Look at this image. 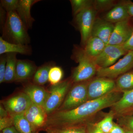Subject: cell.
<instances>
[{
  "label": "cell",
  "instance_id": "obj_1",
  "mask_svg": "<svg viewBox=\"0 0 133 133\" xmlns=\"http://www.w3.org/2000/svg\"><path fill=\"white\" fill-rule=\"evenodd\" d=\"M122 95L123 92L115 91L99 98L87 101L74 109L56 111L48 115L45 128L82 125L102 109L111 107Z\"/></svg>",
  "mask_w": 133,
  "mask_h": 133
},
{
  "label": "cell",
  "instance_id": "obj_2",
  "mask_svg": "<svg viewBox=\"0 0 133 133\" xmlns=\"http://www.w3.org/2000/svg\"><path fill=\"white\" fill-rule=\"evenodd\" d=\"M28 30L16 11L6 13L2 36L5 41L12 43L28 45L30 38Z\"/></svg>",
  "mask_w": 133,
  "mask_h": 133
},
{
  "label": "cell",
  "instance_id": "obj_3",
  "mask_svg": "<svg viewBox=\"0 0 133 133\" xmlns=\"http://www.w3.org/2000/svg\"><path fill=\"white\" fill-rule=\"evenodd\" d=\"M73 56L78 65L72 71V82L77 83L87 81L96 74L98 67L94 59L85 54L84 49H76Z\"/></svg>",
  "mask_w": 133,
  "mask_h": 133
},
{
  "label": "cell",
  "instance_id": "obj_4",
  "mask_svg": "<svg viewBox=\"0 0 133 133\" xmlns=\"http://www.w3.org/2000/svg\"><path fill=\"white\" fill-rule=\"evenodd\" d=\"M72 82L71 79H66L51 87L43 107L48 115L56 111L61 106L70 90Z\"/></svg>",
  "mask_w": 133,
  "mask_h": 133
},
{
  "label": "cell",
  "instance_id": "obj_5",
  "mask_svg": "<svg viewBox=\"0 0 133 133\" xmlns=\"http://www.w3.org/2000/svg\"><path fill=\"white\" fill-rule=\"evenodd\" d=\"M86 81L75 83V84L69 90L63 102L57 111L74 109L88 101V82Z\"/></svg>",
  "mask_w": 133,
  "mask_h": 133
},
{
  "label": "cell",
  "instance_id": "obj_6",
  "mask_svg": "<svg viewBox=\"0 0 133 133\" xmlns=\"http://www.w3.org/2000/svg\"><path fill=\"white\" fill-rule=\"evenodd\" d=\"M133 67V51H130L122 58L111 66L107 68L98 67L97 77L116 78L127 72Z\"/></svg>",
  "mask_w": 133,
  "mask_h": 133
},
{
  "label": "cell",
  "instance_id": "obj_7",
  "mask_svg": "<svg viewBox=\"0 0 133 133\" xmlns=\"http://www.w3.org/2000/svg\"><path fill=\"white\" fill-rule=\"evenodd\" d=\"M96 14V10L92 6L74 16L75 23L81 34V44L84 46L91 36Z\"/></svg>",
  "mask_w": 133,
  "mask_h": 133
},
{
  "label": "cell",
  "instance_id": "obj_8",
  "mask_svg": "<svg viewBox=\"0 0 133 133\" xmlns=\"http://www.w3.org/2000/svg\"><path fill=\"white\" fill-rule=\"evenodd\" d=\"M115 88L116 83L113 79L97 77L88 82L87 87L88 100L102 97L115 91Z\"/></svg>",
  "mask_w": 133,
  "mask_h": 133
},
{
  "label": "cell",
  "instance_id": "obj_9",
  "mask_svg": "<svg viewBox=\"0 0 133 133\" xmlns=\"http://www.w3.org/2000/svg\"><path fill=\"white\" fill-rule=\"evenodd\" d=\"M3 106L10 116L24 114L32 102L24 92L18 94L2 101Z\"/></svg>",
  "mask_w": 133,
  "mask_h": 133
},
{
  "label": "cell",
  "instance_id": "obj_10",
  "mask_svg": "<svg viewBox=\"0 0 133 133\" xmlns=\"http://www.w3.org/2000/svg\"><path fill=\"white\" fill-rule=\"evenodd\" d=\"M128 52L123 45L108 44L100 55L94 60L98 67L107 68L114 64L119 58Z\"/></svg>",
  "mask_w": 133,
  "mask_h": 133
},
{
  "label": "cell",
  "instance_id": "obj_11",
  "mask_svg": "<svg viewBox=\"0 0 133 133\" xmlns=\"http://www.w3.org/2000/svg\"><path fill=\"white\" fill-rule=\"evenodd\" d=\"M131 18L115 23L108 44L123 45L127 41L133 30Z\"/></svg>",
  "mask_w": 133,
  "mask_h": 133
},
{
  "label": "cell",
  "instance_id": "obj_12",
  "mask_svg": "<svg viewBox=\"0 0 133 133\" xmlns=\"http://www.w3.org/2000/svg\"><path fill=\"white\" fill-rule=\"evenodd\" d=\"M24 115L36 132L45 129L48 115L42 107L32 103Z\"/></svg>",
  "mask_w": 133,
  "mask_h": 133
},
{
  "label": "cell",
  "instance_id": "obj_13",
  "mask_svg": "<svg viewBox=\"0 0 133 133\" xmlns=\"http://www.w3.org/2000/svg\"><path fill=\"white\" fill-rule=\"evenodd\" d=\"M114 116L129 115L133 112V89L123 92L121 98L111 107Z\"/></svg>",
  "mask_w": 133,
  "mask_h": 133
},
{
  "label": "cell",
  "instance_id": "obj_14",
  "mask_svg": "<svg viewBox=\"0 0 133 133\" xmlns=\"http://www.w3.org/2000/svg\"><path fill=\"white\" fill-rule=\"evenodd\" d=\"M115 24L104 19H96L91 32V36L101 39L107 45L113 31Z\"/></svg>",
  "mask_w": 133,
  "mask_h": 133
},
{
  "label": "cell",
  "instance_id": "obj_15",
  "mask_svg": "<svg viewBox=\"0 0 133 133\" xmlns=\"http://www.w3.org/2000/svg\"><path fill=\"white\" fill-rule=\"evenodd\" d=\"M40 1L19 0L16 12L28 30L31 29L35 19L31 14V7Z\"/></svg>",
  "mask_w": 133,
  "mask_h": 133
},
{
  "label": "cell",
  "instance_id": "obj_16",
  "mask_svg": "<svg viewBox=\"0 0 133 133\" xmlns=\"http://www.w3.org/2000/svg\"><path fill=\"white\" fill-rule=\"evenodd\" d=\"M34 62L27 59H18L17 62L15 81L27 80L33 77L36 71Z\"/></svg>",
  "mask_w": 133,
  "mask_h": 133
},
{
  "label": "cell",
  "instance_id": "obj_17",
  "mask_svg": "<svg viewBox=\"0 0 133 133\" xmlns=\"http://www.w3.org/2000/svg\"><path fill=\"white\" fill-rule=\"evenodd\" d=\"M23 92L28 95L32 103L42 107L48 95V92L44 88L34 84L26 86Z\"/></svg>",
  "mask_w": 133,
  "mask_h": 133
},
{
  "label": "cell",
  "instance_id": "obj_18",
  "mask_svg": "<svg viewBox=\"0 0 133 133\" xmlns=\"http://www.w3.org/2000/svg\"><path fill=\"white\" fill-rule=\"evenodd\" d=\"M130 17H131L128 12L125 1L115 5L105 15L104 19L111 23H116Z\"/></svg>",
  "mask_w": 133,
  "mask_h": 133
},
{
  "label": "cell",
  "instance_id": "obj_19",
  "mask_svg": "<svg viewBox=\"0 0 133 133\" xmlns=\"http://www.w3.org/2000/svg\"><path fill=\"white\" fill-rule=\"evenodd\" d=\"M9 53H19L23 55H31V47L28 45L12 43L5 41L0 37V55Z\"/></svg>",
  "mask_w": 133,
  "mask_h": 133
},
{
  "label": "cell",
  "instance_id": "obj_20",
  "mask_svg": "<svg viewBox=\"0 0 133 133\" xmlns=\"http://www.w3.org/2000/svg\"><path fill=\"white\" fill-rule=\"evenodd\" d=\"M107 45L101 39L91 36L84 46V51L88 56L94 59L100 55Z\"/></svg>",
  "mask_w": 133,
  "mask_h": 133
},
{
  "label": "cell",
  "instance_id": "obj_21",
  "mask_svg": "<svg viewBox=\"0 0 133 133\" xmlns=\"http://www.w3.org/2000/svg\"><path fill=\"white\" fill-rule=\"evenodd\" d=\"M6 56V65L4 83H10L15 81L17 62V53H9Z\"/></svg>",
  "mask_w": 133,
  "mask_h": 133
},
{
  "label": "cell",
  "instance_id": "obj_22",
  "mask_svg": "<svg viewBox=\"0 0 133 133\" xmlns=\"http://www.w3.org/2000/svg\"><path fill=\"white\" fill-rule=\"evenodd\" d=\"M115 91L123 92L133 89V71L126 72L116 79Z\"/></svg>",
  "mask_w": 133,
  "mask_h": 133
},
{
  "label": "cell",
  "instance_id": "obj_23",
  "mask_svg": "<svg viewBox=\"0 0 133 133\" xmlns=\"http://www.w3.org/2000/svg\"><path fill=\"white\" fill-rule=\"evenodd\" d=\"M14 126L20 133H36V131L28 120L24 114L13 117Z\"/></svg>",
  "mask_w": 133,
  "mask_h": 133
},
{
  "label": "cell",
  "instance_id": "obj_24",
  "mask_svg": "<svg viewBox=\"0 0 133 133\" xmlns=\"http://www.w3.org/2000/svg\"><path fill=\"white\" fill-rule=\"evenodd\" d=\"M52 63H49L43 65L36 71L33 77V82L37 85H44L47 83L49 79V72L52 67Z\"/></svg>",
  "mask_w": 133,
  "mask_h": 133
},
{
  "label": "cell",
  "instance_id": "obj_25",
  "mask_svg": "<svg viewBox=\"0 0 133 133\" xmlns=\"http://www.w3.org/2000/svg\"><path fill=\"white\" fill-rule=\"evenodd\" d=\"M45 129L47 133H87L86 125L61 128H48Z\"/></svg>",
  "mask_w": 133,
  "mask_h": 133
},
{
  "label": "cell",
  "instance_id": "obj_26",
  "mask_svg": "<svg viewBox=\"0 0 133 133\" xmlns=\"http://www.w3.org/2000/svg\"><path fill=\"white\" fill-rule=\"evenodd\" d=\"M72 14L75 16L84 10L92 6L93 1L90 0H70Z\"/></svg>",
  "mask_w": 133,
  "mask_h": 133
},
{
  "label": "cell",
  "instance_id": "obj_27",
  "mask_svg": "<svg viewBox=\"0 0 133 133\" xmlns=\"http://www.w3.org/2000/svg\"><path fill=\"white\" fill-rule=\"evenodd\" d=\"M63 75V71L61 67L52 66L50 69L49 72L48 81L51 85L57 84L61 82Z\"/></svg>",
  "mask_w": 133,
  "mask_h": 133
},
{
  "label": "cell",
  "instance_id": "obj_28",
  "mask_svg": "<svg viewBox=\"0 0 133 133\" xmlns=\"http://www.w3.org/2000/svg\"><path fill=\"white\" fill-rule=\"evenodd\" d=\"M114 117V114L110 111L109 114L102 120L96 123L97 125L104 133H110L114 125L113 122Z\"/></svg>",
  "mask_w": 133,
  "mask_h": 133
},
{
  "label": "cell",
  "instance_id": "obj_29",
  "mask_svg": "<svg viewBox=\"0 0 133 133\" xmlns=\"http://www.w3.org/2000/svg\"><path fill=\"white\" fill-rule=\"evenodd\" d=\"M114 2L112 0H95L93 1V6L96 11H103L114 6Z\"/></svg>",
  "mask_w": 133,
  "mask_h": 133
},
{
  "label": "cell",
  "instance_id": "obj_30",
  "mask_svg": "<svg viewBox=\"0 0 133 133\" xmlns=\"http://www.w3.org/2000/svg\"><path fill=\"white\" fill-rule=\"evenodd\" d=\"M19 0H2L1 5L7 12L16 11L18 6Z\"/></svg>",
  "mask_w": 133,
  "mask_h": 133
},
{
  "label": "cell",
  "instance_id": "obj_31",
  "mask_svg": "<svg viewBox=\"0 0 133 133\" xmlns=\"http://www.w3.org/2000/svg\"><path fill=\"white\" fill-rule=\"evenodd\" d=\"M119 117V121L121 125L128 128L129 130L133 131V116L127 115Z\"/></svg>",
  "mask_w": 133,
  "mask_h": 133
},
{
  "label": "cell",
  "instance_id": "obj_32",
  "mask_svg": "<svg viewBox=\"0 0 133 133\" xmlns=\"http://www.w3.org/2000/svg\"><path fill=\"white\" fill-rule=\"evenodd\" d=\"M6 54L1 55L0 57V83H4V78L6 65Z\"/></svg>",
  "mask_w": 133,
  "mask_h": 133
},
{
  "label": "cell",
  "instance_id": "obj_33",
  "mask_svg": "<svg viewBox=\"0 0 133 133\" xmlns=\"http://www.w3.org/2000/svg\"><path fill=\"white\" fill-rule=\"evenodd\" d=\"M14 126L13 117L9 115L7 116L0 118V131Z\"/></svg>",
  "mask_w": 133,
  "mask_h": 133
},
{
  "label": "cell",
  "instance_id": "obj_34",
  "mask_svg": "<svg viewBox=\"0 0 133 133\" xmlns=\"http://www.w3.org/2000/svg\"><path fill=\"white\" fill-rule=\"evenodd\" d=\"M87 133H104L97 125V124L87 123L86 125Z\"/></svg>",
  "mask_w": 133,
  "mask_h": 133
},
{
  "label": "cell",
  "instance_id": "obj_35",
  "mask_svg": "<svg viewBox=\"0 0 133 133\" xmlns=\"http://www.w3.org/2000/svg\"><path fill=\"white\" fill-rule=\"evenodd\" d=\"M123 46L127 51H133V30L131 36Z\"/></svg>",
  "mask_w": 133,
  "mask_h": 133
},
{
  "label": "cell",
  "instance_id": "obj_36",
  "mask_svg": "<svg viewBox=\"0 0 133 133\" xmlns=\"http://www.w3.org/2000/svg\"><path fill=\"white\" fill-rule=\"evenodd\" d=\"M110 133H126L124 130L120 126L114 123L113 127Z\"/></svg>",
  "mask_w": 133,
  "mask_h": 133
},
{
  "label": "cell",
  "instance_id": "obj_37",
  "mask_svg": "<svg viewBox=\"0 0 133 133\" xmlns=\"http://www.w3.org/2000/svg\"><path fill=\"white\" fill-rule=\"evenodd\" d=\"M125 3L128 14L132 17H133V2L131 1H126Z\"/></svg>",
  "mask_w": 133,
  "mask_h": 133
},
{
  "label": "cell",
  "instance_id": "obj_38",
  "mask_svg": "<svg viewBox=\"0 0 133 133\" xmlns=\"http://www.w3.org/2000/svg\"><path fill=\"white\" fill-rule=\"evenodd\" d=\"M1 132L2 133H20L14 126L3 129Z\"/></svg>",
  "mask_w": 133,
  "mask_h": 133
},
{
  "label": "cell",
  "instance_id": "obj_39",
  "mask_svg": "<svg viewBox=\"0 0 133 133\" xmlns=\"http://www.w3.org/2000/svg\"><path fill=\"white\" fill-rule=\"evenodd\" d=\"M9 115L7 111L3 106L1 105L0 106V118L6 117Z\"/></svg>",
  "mask_w": 133,
  "mask_h": 133
},
{
  "label": "cell",
  "instance_id": "obj_40",
  "mask_svg": "<svg viewBox=\"0 0 133 133\" xmlns=\"http://www.w3.org/2000/svg\"><path fill=\"white\" fill-rule=\"evenodd\" d=\"M126 133H133V131H131V130H127L125 131Z\"/></svg>",
  "mask_w": 133,
  "mask_h": 133
},
{
  "label": "cell",
  "instance_id": "obj_41",
  "mask_svg": "<svg viewBox=\"0 0 133 133\" xmlns=\"http://www.w3.org/2000/svg\"><path fill=\"white\" fill-rule=\"evenodd\" d=\"M131 114H133V112Z\"/></svg>",
  "mask_w": 133,
  "mask_h": 133
},
{
  "label": "cell",
  "instance_id": "obj_42",
  "mask_svg": "<svg viewBox=\"0 0 133 133\" xmlns=\"http://www.w3.org/2000/svg\"><path fill=\"white\" fill-rule=\"evenodd\" d=\"M2 133V132H1V133Z\"/></svg>",
  "mask_w": 133,
  "mask_h": 133
}]
</instances>
